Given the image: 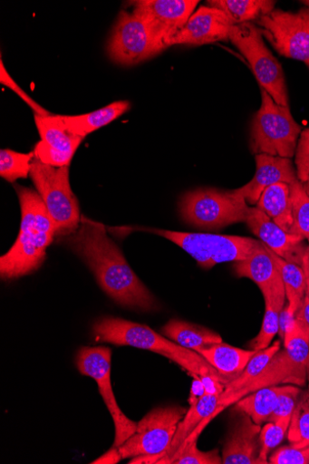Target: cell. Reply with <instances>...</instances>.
Masks as SVG:
<instances>
[{
  "label": "cell",
  "mask_w": 309,
  "mask_h": 464,
  "mask_svg": "<svg viewBox=\"0 0 309 464\" xmlns=\"http://www.w3.org/2000/svg\"><path fill=\"white\" fill-rule=\"evenodd\" d=\"M63 240L91 268L101 287L118 304L145 312L159 308L151 292L108 237L104 225L81 217L78 229Z\"/></svg>",
  "instance_id": "obj_1"
},
{
  "label": "cell",
  "mask_w": 309,
  "mask_h": 464,
  "mask_svg": "<svg viewBox=\"0 0 309 464\" xmlns=\"http://www.w3.org/2000/svg\"><path fill=\"white\" fill-rule=\"evenodd\" d=\"M22 222L11 249L0 258V276L13 280L36 271L45 261L46 250L56 236V227L45 202L35 190L15 186Z\"/></svg>",
  "instance_id": "obj_2"
},
{
  "label": "cell",
  "mask_w": 309,
  "mask_h": 464,
  "mask_svg": "<svg viewBox=\"0 0 309 464\" xmlns=\"http://www.w3.org/2000/svg\"><path fill=\"white\" fill-rule=\"evenodd\" d=\"M93 334L98 343L130 346L159 353L179 364L190 374L217 371L199 353L181 347L145 324L121 318L105 317L97 321Z\"/></svg>",
  "instance_id": "obj_3"
},
{
  "label": "cell",
  "mask_w": 309,
  "mask_h": 464,
  "mask_svg": "<svg viewBox=\"0 0 309 464\" xmlns=\"http://www.w3.org/2000/svg\"><path fill=\"white\" fill-rule=\"evenodd\" d=\"M262 104L255 114L250 135L252 153L292 159L302 133L289 107L277 104L261 89Z\"/></svg>",
  "instance_id": "obj_4"
},
{
  "label": "cell",
  "mask_w": 309,
  "mask_h": 464,
  "mask_svg": "<svg viewBox=\"0 0 309 464\" xmlns=\"http://www.w3.org/2000/svg\"><path fill=\"white\" fill-rule=\"evenodd\" d=\"M179 208L183 220L202 230H217L246 223L250 208L237 189L216 188L197 189L185 194Z\"/></svg>",
  "instance_id": "obj_5"
},
{
  "label": "cell",
  "mask_w": 309,
  "mask_h": 464,
  "mask_svg": "<svg viewBox=\"0 0 309 464\" xmlns=\"http://www.w3.org/2000/svg\"><path fill=\"white\" fill-rule=\"evenodd\" d=\"M30 177L55 224L56 236L65 237L74 233L82 216L70 186L69 166L47 165L34 158Z\"/></svg>",
  "instance_id": "obj_6"
},
{
  "label": "cell",
  "mask_w": 309,
  "mask_h": 464,
  "mask_svg": "<svg viewBox=\"0 0 309 464\" xmlns=\"http://www.w3.org/2000/svg\"><path fill=\"white\" fill-rule=\"evenodd\" d=\"M188 411L167 406L150 411L138 424L137 432L119 447L122 459L132 458L129 463H155L171 443Z\"/></svg>",
  "instance_id": "obj_7"
},
{
  "label": "cell",
  "mask_w": 309,
  "mask_h": 464,
  "mask_svg": "<svg viewBox=\"0 0 309 464\" xmlns=\"http://www.w3.org/2000/svg\"><path fill=\"white\" fill-rule=\"evenodd\" d=\"M230 41L249 63L260 88L277 104L289 107L283 67L265 45L259 27L253 23L234 25Z\"/></svg>",
  "instance_id": "obj_8"
},
{
  "label": "cell",
  "mask_w": 309,
  "mask_h": 464,
  "mask_svg": "<svg viewBox=\"0 0 309 464\" xmlns=\"http://www.w3.org/2000/svg\"><path fill=\"white\" fill-rule=\"evenodd\" d=\"M150 231L181 246L206 270L218 264L246 260L260 244L256 239L237 236Z\"/></svg>",
  "instance_id": "obj_9"
},
{
  "label": "cell",
  "mask_w": 309,
  "mask_h": 464,
  "mask_svg": "<svg viewBox=\"0 0 309 464\" xmlns=\"http://www.w3.org/2000/svg\"><path fill=\"white\" fill-rule=\"evenodd\" d=\"M262 34L282 56L304 63L309 70V9L274 10L257 22Z\"/></svg>",
  "instance_id": "obj_10"
},
{
  "label": "cell",
  "mask_w": 309,
  "mask_h": 464,
  "mask_svg": "<svg viewBox=\"0 0 309 464\" xmlns=\"http://www.w3.org/2000/svg\"><path fill=\"white\" fill-rule=\"evenodd\" d=\"M76 365L82 375L94 379L115 425L113 447L119 448L137 432L138 424L120 409L111 387V350L108 347H83L76 356Z\"/></svg>",
  "instance_id": "obj_11"
},
{
  "label": "cell",
  "mask_w": 309,
  "mask_h": 464,
  "mask_svg": "<svg viewBox=\"0 0 309 464\" xmlns=\"http://www.w3.org/2000/svg\"><path fill=\"white\" fill-rule=\"evenodd\" d=\"M110 58L118 64L132 66L160 53L146 23L134 12H121L108 45Z\"/></svg>",
  "instance_id": "obj_12"
},
{
  "label": "cell",
  "mask_w": 309,
  "mask_h": 464,
  "mask_svg": "<svg viewBox=\"0 0 309 464\" xmlns=\"http://www.w3.org/2000/svg\"><path fill=\"white\" fill-rule=\"evenodd\" d=\"M198 0H140L134 12L148 25L160 53L181 31L198 5Z\"/></svg>",
  "instance_id": "obj_13"
},
{
  "label": "cell",
  "mask_w": 309,
  "mask_h": 464,
  "mask_svg": "<svg viewBox=\"0 0 309 464\" xmlns=\"http://www.w3.org/2000/svg\"><path fill=\"white\" fill-rule=\"evenodd\" d=\"M234 26L228 16L211 6H201L184 28L170 40L169 48L178 45L203 46L219 41H230Z\"/></svg>",
  "instance_id": "obj_14"
},
{
  "label": "cell",
  "mask_w": 309,
  "mask_h": 464,
  "mask_svg": "<svg viewBox=\"0 0 309 464\" xmlns=\"http://www.w3.org/2000/svg\"><path fill=\"white\" fill-rule=\"evenodd\" d=\"M246 223L275 255L302 267L303 260L309 252L303 237L287 233L256 207H250Z\"/></svg>",
  "instance_id": "obj_15"
},
{
  "label": "cell",
  "mask_w": 309,
  "mask_h": 464,
  "mask_svg": "<svg viewBox=\"0 0 309 464\" xmlns=\"http://www.w3.org/2000/svg\"><path fill=\"white\" fill-rule=\"evenodd\" d=\"M305 381L306 366L296 362L285 349L279 351L266 368L246 387L222 401H218L217 410L222 411L230 404L237 403L249 393L263 388L285 383L303 387Z\"/></svg>",
  "instance_id": "obj_16"
},
{
  "label": "cell",
  "mask_w": 309,
  "mask_h": 464,
  "mask_svg": "<svg viewBox=\"0 0 309 464\" xmlns=\"http://www.w3.org/2000/svg\"><path fill=\"white\" fill-rule=\"evenodd\" d=\"M256 170L253 179L237 189L245 198L247 204L256 205L264 190L273 185L278 183L291 185L298 180L292 159L257 154L256 155Z\"/></svg>",
  "instance_id": "obj_17"
},
{
  "label": "cell",
  "mask_w": 309,
  "mask_h": 464,
  "mask_svg": "<svg viewBox=\"0 0 309 464\" xmlns=\"http://www.w3.org/2000/svg\"><path fill=\"white\" fill-rule=\"evenodd\" d=\"M235 271L238 277L255 282L263 295L272 294L275 297L286 298L279 270L267 246L261 241L249 258L236 263Z\"/></svg>",
  "instance_id": "obj_18"
},
{
  "label": "cell",
  "mask_w": 309,
  "mask_h": 464,
  "mask_svg": "<svg viewBox=\"0 0 309 464\" xmlns=\"http://www.w3.org/2000/svg\"><path fill=\"white\" fill-rule=\"evenodd\" d=\"M223 450L225 464H261L258 459L260 450L259 435L261 426L241 411Z\"/></svg>",
  "instance_id": "obj_19"
},
{
  "label": "cell",
  "mask_w": 309,
  "mask_h": 464,
  "mask_svg": "<svg viewBox=\"0 0 309 464\" xmlns=\"http://www.w3.org/2000/svg\"><path fill=\"white\" fill-rule=\"evenodd\" d=\"M218 399L219 396L217 395L206 393L198 403L190 406L184 419L180 421L171 443L155 463H168L203 421L208 418L212 419L217 414Z\"/></svg>",
  "instance_id": "obj_20"
},
{
  "label": "cell",
  "mask_w": 309,
  "mask_h": 464,
  "mask_svg": "<svg viewBox=\"0 0 309 464\" xmlns=\"http://www.w3.org/2000/svg\"><path fill=\"white\" fill-rule=\"evenodd\" d=\"M198 353L230 383L243 372L256 352L246 351L220 343L205 347Z\"/></svg>",
  "instance_id": "obj_21"
},
{
  "label": "cell",
  "mask_w": 309,
  "mask_h": 464,
  "mask_svg": "<svg viewBox=\"0 0 309 464\" xmlns=\"http://www.w3.org/2000/svg\"><path fill=\"white\" fill-rule=\"evenodd\" d=\"M130 107L129 102L120 101L90 113L61 115V118L71 134L84 139L121 117Z\"/></svg>",
  "instance_id": "obj_22"
},
{
  "label": "cell",
  "mask_w": 309,
  "mask_h": 464,
  "mask_svg": "<svg viewBox=\"0 0 309 464\" xmlns=\"http://www.w3.org/2000/svg\"><path fill=\"white\" fill-rule=\"evenodd\" d=\"M162 333L176 344L196 353L209 345L223 343L222 336L208 328L175 319L162 327Z\"/></svg>",
  "instance_id": "obj_23"
},
{
  "label": "cell",
  "mask_w": 309,
  "mask_h": 464,
  "mask_svg": "<svg viewBox=\"0 0 309 464\" xmlns=\"http://www.w3.org/2000/svg\"><path fill=\"white\" fill-rule=\"evenodd\" d=\"M256 208L290 234L293 227V216L288 184L278 183L264 190L256 203Z\"/></svg>",
  "instance_id": "obj_24"
},
{
  "label": "cell",
  "mask_w": 309,
  "mask_h": 464,
  "mask_svg": "<svg viewBox=\"0 0 309 464\" xmlns=\"http://www.w3.org/2000/svg\"><path fill=\"white\" fill-rule=\"evenodd\" d=\"M34 121L41 140L55 150L73 156L83 140L68 131L61 115L34 114Z\"/></svg>",
  "instance_id": "obj_25"
},
{
  "label": "cell",
  "mask_w": 309,
  "mask_h": 464,
  "mask_svg": "<svg viewBox=\"0 0 309 464\" xmlns=\"http://www.w3.org/2000/svg\"><path fill=\"white\" fill-rule=\"evenodd\" d=\"M208 5L223 11L234 25L257 22L275 10L270 0H209Z\"/></svg>",
  "instance_id": "obj_26"
},
{
  "label": "cell",
  "mask_w": 309,
  "mask_h": 464,
  "mask_svg": "<svg viewBox=\"0 0 309 464\" xmlns=\"http://www.w3.org/2000/svg\"><path fill=\"white\" fill-rule=\"evenodd\" d=\"M288 386H273L257 390L237 402V408L247 414L255 424L261 426L272 415L278 397Z\"/></svg>",
  "instance_id": "obj_27"
},
{
  "label": "cell",
  "mask_w": 309,
  "mask_h": 464,
  "mask_svg": "<svg viewBox=\"0 0 309 464\" xmlns=\"http://www.w3.org/2000/svg\"><path fill=\"white\" fill-rule=\"evenodd\" d=\"M267 248L282 277L286 299L288 301V309L295 315L301 306L306 291L304 272L301 266L284 260L275 255L268 246Z\"/></svg>",
  "instance_id": "obj_28"
},
{
  "label": "cell",
  "mask_w": 309,
  "mask_h": 464,
  "mask_svg": "<svg viewBox=\"0 0 309 464\" xmlns=\"http://www.w3.org/2000/svg\"><path fill=\"white\" fill-rule=\"evenodd\" d=\"M281 351L280 342L267 349L256 352L246 366L243 372L234 382L226 386V391L218 401H222L246 387L269 364L273 357Z\"/></svg>",
  "instance_id": "obj_29"
},
{
  "label": "cell",
  "mask_w": 309,
  "mask_h": 464,
  "mask_svg": "<svg viewBox=\"0 0 309 464\" xmlns=\"http://www.w3.org/2000/svg\"><path fill=\"white\" fill-rule=\"evenodd\" d=\"M265 311L261 329L256 339L251 343L253 351L259 352L270 347L275 336L279 333L280 314L285 303L273 298L271 294L264 295Z\"/></svg>",
  "instance_id": "obj_30"
},
{
  "label": "cell",
  "mask_w": 309,
  "mask_h": 464,
  "mask_svg": "<svg viewBox=\"0 0 309 464\" xmlns=\"http://www.w3.org/2000/svg\"><path fill=\"white\" fill-rule=\"evenodd\" d=\"M290 446H309V390L302 392L292 413L287 435Z\"/></svg>",
  "instance_id": "obj_31"
},
{
  "label": "cell",
  "mask_w": 309,
  "mask_h": 464,
  "mask_svg": "<svg viewBox=\"0 0 309 464\" xmlns=\"http://www.w3.org/2000/svg\"><path fill=\"white\" fill-rule=\"evenodd\" d=\"M290 186L293 227L290 234L309 238V195L299 180Z\"/></svg>",
  "instance_id": "obj_32"
},
{
  "label": "cell",
  "mask_w": 309,
  "mask_h": 464,
  "mask_svg": "<svg viewBox=\"0 0 309 464\" xmlns=\"http://www.w3.org/2000/svg\"><path fill=\"white\" fill-rule=\"evenodd\" d=\"M34 158V152L24 154L3 150L0 151V176L11 183L19 179H27Z\"/></svg>",
  "instance_id": "obj_33"
},
{
  "label": "cell",
  "mask_w": 309,
  "mask_h": 464,
  "mask_svg": "<svg viewBox=\"0 0 309 464\" xmlns=\"http://www.w3.org/2000/svg\"><path fill=\"white\" fill-rule=\"evenodd\" d=\"M291 416L284 417L275 423H268L261 429L259 435L260 450L258 459L261 464L269 463L268 456L277 448L288 433Z\"/></svg>",
  "instance_id": "obj_34"
},
{
  "label": "cell",
  "mask_w": 309,
  "mask_h": 464,
  "mask_svg": "<svg viewBox=\"0 0 309 464\" xmlns=\"http://www.w3.org/2000/svg\"><path fill=\"white\" fill-rule=\"evenodd\" d=\"M198 440L182 447L168 463L174 464H220L223 458L219 456L217 450L201 451L198 450Z\"/></svg>",
  "instance_id": "obj_35"
},
{
  "label": "cell",
  "mask_w": 309,
  "mask_h": 464,
  "mask_svg": "<svg viewBox=\"0 0 309 464\" xmlns=\"http://www.w3.org/2000/svg\"><path fill=\"white\" fill-rule=\"evenodd\" d=\"M300 389L288 386L287 390L278 397L275 408L268 419V423H275L278 420L291 416L299 400Z\"/></svg>",
  "instance_id": "obj_36"
},
{
  "label": "cell",
  "mask_w": 309,
  "mask_h": 464,
  "mask_svg": "<svg viewBox=\"0 0 309 464\" xmlns=\"http://www.w3.org/2000/svg\"><path fill=\"white\" fill-rule=\"evenodd\" d=\"M295 156L297 179L304 183L309 179V129L302 131Z\"/></svg>",
  "instance_id": "obj_37"
},
{
  "label": "cell",
  "mask_w": 309,
  "mask_h": 464,
  "mask_svg": "<svg viewBox=\"0 0 309 464\" xmlns=\"http://www.w3.org/2000/svg\"><path fill=\"white\" fill-rule=\"evenodd\" d=\"M272 464H309V446L303 448L283 447L269 459Z\"/></svg>",
  "instance_id": "obj_38"
},
{
  "label": "cell",
  "mask_w": 309,
  "mask_h": 464,
  "mask_svg": "<svg viewBox=\"0 0 309 464\" xmlns=\"http://www.w3.org/2000/svg\"><path fill=\"white\" fill-rule=\"evenodd\" d=\"M35 159L42 163L55 167L70 166L72 155L55 150L42 140L38 142L34 150Z\"/></svg>",
  "instance_id": "obj_39"
},
{
  "label": "cell",
  "mask_w": 309,
  "mask_h": 464,
  "mask_svg": "<svg viewBox=\"0 0 309 464\" xmlns=\"http://www.w3.org/2000/svg\"><path fill=\"white\" fill-rule=\"evenodd\" d=\"M0 82L5 86L11 89L15 92L26 104H28L36 115L47 116L51 113L38 105L32 98H30L17 84V82L12 78L7 70L5 67L4 62L2 61V74H0Z\"/></svg>",
  "instance_id": "obj_40"
},
{
  "label": "cell",
  "mask_w": 309,
  "mask_h": 464,
  "mask_svg": "<svg viewBox=\"0 0 309 464\" xmlns=\"http://www.w3.org/2000/svg\"><path fill=\"white\" fill-rule=\"evenodd\" d=\"M191 375L194 377V381L191 386L188 402L190 406H193L206 394V391L200 377L195 373H191Z\"/></svg>",
  "instance_id": "obj_41"
},
{
  "label": "cell",
  "mask_w": 309,
  "mask_h": 464,
  "mask_svg": "<svg viewBox=\"0 0 309 464\" xmlns=\"http://www.w3.org/2000/svg\"><path fill=\"white\" fill-rule=\"evenodd\" d=\"M295 320L309 330V294L305 292L300 308L295 314Z\"/></svg>",
  "instance_id": "obj_42"
},
{
  "label": "cell",
  "mask_w": 309,
  "mask_h": 464,
  "mask_svg": "<svg viewBox=\"0 0 309 464\" xmlns=\"http://www.w3.org/2000/svg\"><path fill=\"white\" fill-rule=\"evenodd\" d=\"M121 459H122V457L121 455V452L119 450V448L113 447L111 450H110L107 453L102 455L98 459L94 460L92 463L99 464V463H118Z\"/></svg>",
  "instance_id": "obj_43"
},
{
  "label": "cell",
  "mask_w": 309,
  "mask_h": 464,
  "mask_svg": "<svg viewBox=\"0 0 309 464\" xmlns=\"http://www.w3.org/2000/svg\"><path fill=\"white\" fill-rule=\"evenodd\" d=\"M302 268L305 275V280H306V291L309 294V252L304 256L303 260Z\"/></svg>",
  "instance_id": "obj_44"
},
{
  "label": "cell",
  "mask_w": 309,
  "mask_h": 464,
  "mask_svg": "<svg viewBox=\"0 0 309 464\" xmlns=\"http://www.w3.org/2000/svg\"><path fill=\"white\" fill-rule=\"evenodd\" d=\"M306 379H307V382H308V389H309V362L306 365Z\"/></svg>",
  "instance_id": "obj_45"
},
{
  "label": "cell",
  "mask_w": 309,
  "mask_h": 464,
  "mask_svg": "<svg viewBox=\"0 0 309 464\" xmlns=\"http://www.w3.org/2000/svg\"><path fill=\"white\" fill-rule=\"evenodd\" d=\"M301 4L309 9V0H303V2H301Z\"/></svg>",
  "instance_id": "obj_46"
},
{
  "label": "cell",
  "mask_w": 309,
  "mask_h": 464,
  "mask_svg": "<svg viewBox=\"0 0 309 464\" xmlns=\"http://www.w3.org/2000/svg\"><path fill=\"white\" fill-rule=\"evenodd\" d=\"M307 240H308V246H309V238Z\"/></svg>",
  "instance_id": "obj_47"
}]
</instances>
